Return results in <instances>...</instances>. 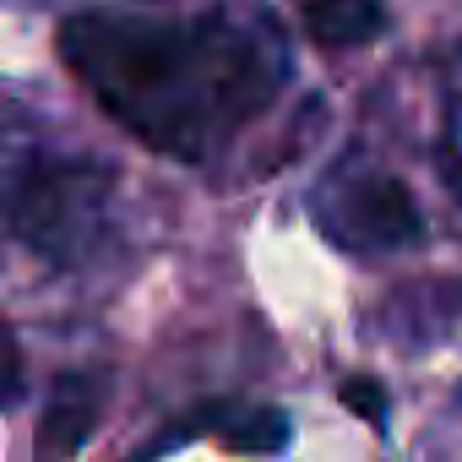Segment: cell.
I'll return each mask as SVG.
<instances>
[{"label": "cell", "instance_id": "1", "mask_svg": "<svg viewBox=\"0 0 462 462\" xmlns=\"http://www.w3.org/2000/svg\"><path fill=\"white\" fill-rule=\"evenodd\" d=\"M77 82L147 147L201 163L212 142L256 120L283 88V44L228 17L147 23L120 12H77L60 28Z\"/></svg>", "mask_w": 462, "mask_h": 462}, {"label": "cell", "instance_id": "2", "mask_svg": "<svg viewBox=\"0 0 462 462\" xmlns=\"http://www.w3.org/2000/svg\"><path fill=\"white\" fill-rule=\"evenodd\" d=\"M109 185L115 174L88 158L23 169L12 180V235L50 262H71L93 235V223L109 201Z\"/></svg>", "mask_w": 462, "mask_h": 462}, {"label": "cell", "instance_id": "3", "mask_svg": "<svg viewBox=\"0 0 462 462\" xmlns=\"http://www.w3.org/2000/svg\"><path fill=\"white\" fill-rule=\"evenodd\" d=\"M321 228L343 251H402L424 235V217L402 180L354 174L321 190Z\"/></svg>", "mask_w": 462, "mask_h": 462}, {"label": "cell", "instance_id": "4", "mask_svg": "<svg viewBox=\"0 0 462 462\" xmlns=\"http://www.w3.org/2000/svg\"><path fill=\"white\" fill-rule=\"evenodd\" d=\"M104 402H109V370H60L55 375V392L44 402V424H39V451L44 457H77L98 419H104Z\"/></svg>", "mask_w": 462, "mask_h": 462}, {"label": "cell", "instance_id": "5", "mask_svg": "<svg viewBox=\"0 0 462 462\" xmlns=\"http://www.w3.org/2000/svg\"><path fill=\"white\" fill-rule=\"evenodd\" d=\"M300 17H305V33L316 44H332V50L370 44L386 28V6H381V0H305Z\"/></svg>", "mask_w": 462, "mask_h": 462}, {"label": "cell", "instance_id": "6", "mask_svg": "<svg viewBox=\"0 0 462 462\" xmlns=\"http://www.w3.org/2000/svg\"><path fill=\"white\" fill-rule=\"evenodd\" d=\"M223 446L228 451H283L289 446V419L278 408H256V413H245V424L223 430Z\"/></svg>", "mask_w": 462, "mask_h": 462}, {"label": "cell", "instance_id": "7", "mask_svg": "<svg viewBox=\"0 0 462 462\" xmlns=\"http://www.w3.org/2000/svg\"><path fill=\"white\" fill-rule=\"evenodd\" d=\"M343 402L365 419V424H386V392L375 386V381H365V375H354V381H343Z\"/></svg>", "mask_w": 462, "mask_h": 462}]
</instances>
